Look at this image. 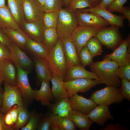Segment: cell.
<instances>
[{
  "mask_svg": "<svg viewBox=\"0 0 130 130\" xmlns=\"http://www.w3.org/2000/svg\"><path fill=\"white\" fill-rule=\"evenodd\" d=\"M102 45L97 38L93 36L88 40L85 45L94 57L101 54L102 52Z\"/></svg>",
  "mask_w": 130,
  "mask_h": 130,
  "instance_id": "d6a6232c",
  "label": "cell"
},
{
  "mask_svg": "<svg viewBox=\"0 0 130 130\" xmlns=\"http://www.w3.org/2000/svg\"><path fill=\"white\" fill-rule=\"evenodd\" d=\"M4 91L0 86V106L2 107L3 97Z\"/></svg>",
  "mask_w": 130,
  "mask_h": 130,
  "instance_id": "db71d44e",
  "label": "cell"
},
{
  "mask_svg": "<svg viewBox=\"0 0 130 130\" xmlns=\"http://www.w3.org/2000/svg\"><path fill=\"white\" fill-rule=\"evenodd\" d=\"M52 121L49 116L45 118L39 124L37 129L39 130H50Z\"/></svg>",
  "mask_w": 130,
  "mask_h": 130,
  "instance_id": "7bdbcfd3",
  "label": "cell"
},
{
  "mask_svg": "<svg viewBox=\"0 0 130 130\" xmlns=\"http://www.w3.org/2000/svg\"><path fill=\"white\" fill-rule=\"evenodd\" d=\"M71 105L69 98L59 99L52 106V114L57 115L58 111L61 109Z\"/></svg>",
  "mask_w": 130,
  "mask_h": 130,
  "instance_id": "60d3db41",
  "label": "cell"
},
{
  "mask_svg": "<svg viewBox=\"0 0 130 130\" xmlns=\"http://www.w3.org/2000/svg\"><path fill=\"white\" fill-rule=\"evenodd\" d=\"M4 90L1 111L5 114L13 105L24 106L23 99L20 90L17 86H12L4 82Z\"/></svg>",
  "mask_w": 130,
  "mask_h": 130,
  "instance_id": "52a82bcc",
  "label": "cell"
},
{
  "mask_svg": "<svg viewBox=\"0 0 130 130\" xmlns=\"http://www.w3.org/2000/svg\"><path fill=\"white\" fill-rule=\"evenodd\" d=\"M69 99L72 109L86 115L88 114L97 106L93 101L77 94L73 95Z\"/></svg>",
  "mask_w": 130,
  "mask_h": 130,
  "instance_id": "2e32d148",
  "label": "cell"
},
{
  "mask_svg": "<svg viewBox=\"0 0 130 130\" xmlns=\"http://www.w3.org/2000/svg\"><path fill=\"white\" fill-rule=\"evenodd\" d=\"M121 79V87L120 88L121 95L123 99L130 101V82L124 79Z\"/></svg>",
  "mask_w": 130,
  "mask_h": 130,
  "instance_id": "f35d334b",
  "label": "cell"
},
{
  "mask_svg": "<svg viewBox=\"0 0 130 130\" xmlns=\"http://www.w3.org/2000/svg\"><path fill=\"white\" fill-rule=\"evenodd\" d=\"M116 74L120 79H125L130 81V63L119 66L116 69Z\"/></svg>",
  "mask_w": 130,
  "mask_h": 130,
  "instance_id": "8d00e7d4",
  "label": "cell"
},
{
  "mask_svg": "<svg viewBox=\"0 0 130 130\" xmlns=\"http://www.w3.org/2000/svg\"><path fill=\"white\" fill-rule=\"evenodd\" d=\"M49 82L45 80L42 81L40 89L34 90V99L40 101L41 104L43 105H50V101L53 98Z\"/></svg>",
  "mask_w": 130,
  "mask_h": 130,
  "instance_id": "44dd1931",
  "label": "cell"
},
{
  "mask_svg": "<svg viewBox=\"0 0 130 130\" xmlns=\"http://www.w3.org/2000/svg\"><path fill=\"white\" fill-rule=\"evenodd\" d=\"M63 5L64 0H45L44 10L45 13L58 11Z\"/></svg>",
  "mask_w": 130,
  "mask_h": 130,
  "instance_id": "e575fe53",
  "label": "cell"
},
{
  "mask_svg": "<svg viewBox=\"0 0 130 130\" xmlns=\"http://www.w3.org/2000/svg\"><path fill=\"white\" fill-rule=\"evenodd\" d=\"M9 110L13 123L14 126L17 122L18 116L19 113L18 107L17 105H14Z\"/></svg>",
  "mask_w": 130,
  "mask_h": 130,
  "instance_id": "ee69618b",
  "label": "cell"
},
{
  "mask_svg": "<svg viewBox=\"0 0 130 130\" xmlns=\"http://www.w3.org/2000/svg\"><path fill=\"white\" fill-rule=\"evenodd\" d=\"M100 80L87 78H79L64 82V85L69 97L79 92H87L91 88L97 84H103Z\"/></svg>",
  "mask_w": 130,
  "mask_h": 130,
  "instance_id": "9c48e42d",
  "label": "cell"
},
{
  "mask_svg": "<svg viewBox=\"0 0 130 130\" xmlns=\"http://www.w3.org/2000/svg\"><path fill=\"white\" fill-rule=\"evenodd\" d=\"M24 12L26 22L43 20L45 13L43 5L37 0H24Z\"/></svg>",
  "mask_w": 130,
  "mask_h": 130,
  "instance_id": "7c38bea8",
  "label": "cell"
},
{
  "mask_svg": "<svg viewBox=\"0 0 130 130\" xmlns=\"http://www.w3.org/2000/svg\"><path fill=\"white\" fill-rule=\"evenodd\" d=\"M19 26L29 38L36 42L43 43L45 28L43 20L30 22L24 20Z\"/></svg>",
  "mask_w": 130,
  "mask_h": 130,
  "instance_id": "8fae6325",
  "label": "cell"
},
{
  "mask_svg": "<svg viewBox=\"0 0 130 130\" xmlns=\"http://www.w3.org/2000/svg\"><path fill=\"white\" fill-rule=\"evenodd\" d=\"M89 99L97 105L109 106L113 103L120 104L124 99L120 88L111 86L92 93Z\"/></svg>",
  "mask_w": 130,
  "mask_h": 130,
  "instance_id": "277c9868",
  "label": "cell"
},
{
  "mask_svg": "<svg viewBox=\"0 0 130 130\" xmlns=\"http://www.w3.org/2000/svg\"><path fill=\"white\" fill-rule=\"evenodd\" d=\"M39 120L38 115L34 112L31 113L30 118L27 124L21 128V130H35L37 129Z\"/></svg>",
  "mask_w": 130,
  "mask_h": 130,
  "instance_id": "d590c367",
  "label": "cell"
},
{
  "mask_svg": "<svg viewBox=\"0 0 130 130\" xmlns=\"http://www.w3.org/2000/svg\"><path fill=\"white\" fill-rule=\"evenodd\" d=\"M75 11L78 25L94 26L103 28L109 26V22L96 13L93 12L82 13L77 9Z\"/></svg>",
  "mask_w": 130,
  "mask_h": 130,
  "instance_id": "4fadbf2b",
  "label": "cell"
},
{
  "mask_svg": "<svg viewBox=\"0 0 130 130\" xmlns=\"http://www.w3.org/2000/svg\"><path fill=\"white\" fill-rule=\"evenodd\" d=\"M11 52L6 45L0 42V60L6 58L10 59Z\"/></svg>",
  "mask_w": 130,
  "mask_h": 130,
  "instance_id": "b9f144b4",
  "label": "cell"
},
{
  "mask_svg": "<svg viewBox=\"0 0 130 130\" xmlns=\"http://www.w3.org/2000/svg\"><path fill=\"white\" fill-rule=\"evenodd\" d=\"M12 42L8 36L3 32L2 29L0 28V42L6 45L9 47Z\"/></svg>",
  "mask_w": 130,
  "mask_h": 130,
  "instance_id": "bcb514c9",
  "label": "cell"
},
{
  "mask_svg": "<svg viewBox=\"0 0 130 130\" xmlns=\"http://www.w3.org/2000/svg\"><path fill=\"white\" fill-rule=\"evenodd\" d=\"M89 65L92 72L97 75L103 83L107 86L118 88L121 86V81L116 74V70L119 67L116 62L104 57L103 60L93 62Z\"/></svg>",
  "mask_w": 130,
  "mask_h": 130,
  "instance_id": "6da1fadb",
  "label": "cell"
},
{
  "mask_svg": "<svg viewBox=\"0 0 130 130\" xmlns=\"http://www.w3.org/2000/svg\"><path fill=\"white\" fill-rule=\"evenodd\" d=\"M33 60L38 77L41 81H50L52 75L47 60L43 58H35Z\"/></svg>",
  "mask_w": 130,
  "mask_h": 130,
  "instance_id": "603a6c76",
  "label": "cell"
},
{
  "mask_svg": "<svg viewBox=\"0 0 130 130\" xmlns=\"http://www.w3.org/2000/svg\"><path fill=\"white\" fill-rule=\"evenodd\" d=\"M87 7L91 8L88 0H74L71 2L68 8L71 11H74L76 9Z\"/></svg>",
  "mask_w": 130,
  "mask_h": 130,
  "instance_id": "ab89813d",
  "label": "cell"
},
{
  "mask_svg": "<svg viewBox=\"0 0 130 130\" xmlns=\"http://www.w3.org/2000/svg\"><path fill=\"white\" fill-rule=\"evenodd\" d=\"M1 107L0 106V111H1Z\"/></svg>",
  "mask_w": 130,
  "mask_h": 130,
  "instance_id": "94428289",
  "label": "cell"
},
{
  "mask_svg": "<svg viewBox=\"0 0 130 130\" xmlns=\"http://www.w3.org/2000/svg\"><path fill=\"white\" fill-rule=\"evenodd\" d=\"M11 52L10 59L17 68L30 71L33 62L15 43L12 42L9 47Z\"/></svg>",
  "mask_w": 130,
  "mask_h": 130,
  "instance_id": "5bb4252c",
  "label": "cell"
},
{
  "mask_svg": "<svg viewBox=\"0 0 130 130\" xmlns=\"http://www.w3.org/2000/svg\"><path fill=\"white\" fill-rule=\"evenodd\" d=\"M114 0H102L100 4L98 5L106 9L107 7Z\"/></svg>",
  "mask_w": 130,
  "mask_h": 130,
  "instance_id": "816d5d0a",
  "label": "cell"
},
{
  "mask_svg": "<svg viewBox=\"0 0 130 130\" xmlns=\"http://www.w3.org/2000/svg\"><path fill=\"white\" fill-rule=\"evenodd\" d=\"M39 2H40L43 5H44L45 4V0H37Z\"/></svg>",
  "mask_w": 130,
  "mask_h": 130,
  "instance_id": "680465c9",
  "label": "cell"
},
{
  "mask_svg": "<svg viewBox=\"0 0 130 130\" xmlns=\"http://www.w3.org/2000/svg\"><path fill=\"white\" fill-rule=\"evenodd\" d=\"M50 81L52 85V92L54 98L58 100L69 98V97L65 87L63 80L57 75H52Z\"/></svg>",
  "mask_w": 130,
  "mask_h": 130,
  "instance_id": "484cf974",
  "label": "cell"
},
{
  "mask_svg": "<svg viewBox=\"0 0 130 130\" xmlns=\"http://www.w3.org/2000/svg\"><path fill=\"white\" fill-rule=\"evenodd\" d=\"M50 130H59V128L55 123L52 122L50 128Z\"/></svg>",
  "mask_w": 130,
  "mask_h": 130,
  "instance_id": "11a10c76",
  "label": "cell"
},
{
  "mask_svg": "<svg viewBox=\"0 0 130 130\" xmlns=\"http://www.w3.org/2000/svg\"><path fill=\"white\" fill-rule=\"evenodd\" d=\"M8 6L16 22L20 26L25 20L24 0H7Z\"/></svg>",
  "mask_w": 130,
  "mask_h": 130,
  "instance_id": "4316f807",
  "label": "cell"
},
{
  "mask_svg": "<svg viewBox=\"0 0 130 130\" xmlns=\"http://www.w3.org/2000/svg\"><path fill=\"white\" fill-rule=\"evenodd\" d=\"M72 0H64V5L68 8L70 5Z\"/></svg>",
  "mask_w": 130,
  "mask_h": 130,
  "instance_id": "9f6ffc18",
  "label": "cell"
},
{
  "mask_svg": "<svg viewBox=\"0 0 130 130\" xmlns=\"http://www.w3.org/2000/svg\"><path fill=\"white\" fill-rule=\"evenodd\" d=\"M118 124H110L107 125L104 130H124L127 129Z\"/></svg>",
  "mask_w": 130,
  "mask_h": 130,
  "instance_id": "c3c4849f",
  "label": "cell"
},
{
  "mask_svg": "<svg viewBox=\"0 0 130 130\" xmlns=\"http://www.w3.org/2000/svg\"><path fill=\"white\" fill-rule=\"evenodd\" d=\"M46 59L52 75H57L64 80L67 67L62 40L59 37L55 46L49 50Z\"/></svg>",
  "mask_w": 130,
  "mask_h": 130,
  "instance_id": "7a4b0ae2",
  "label": "cell"
},
{
  "mask_svg": "<svg viewBox=\"0 0 130 130\" xmlns=\"http://www.w3.org/2000/svg\"><path fill=\"white\" fill-rule=\"evenodd\" d=\"M4 115L1 111H0V130H9L5 123Z\"/></svg>",
  "mask_w": 130,
  "mask_h": 130,
  "instance_id": "681fc988",
  "label": "cell"
},
{
  "mask_svg": "<svg viewBox=\"0 0 130 130\" xmlns=\"http://www.w3.org/2000/svg\"><path fill=\"white\" fill-rule=\"evenodd\" d=\"M15 67L10 59L0 60V75L4 81L10 86H17Z\"/></svg>",
  "mask_w": 130,
  "mask_h": 130,
  "instance_id": "e0dca14e",
  "label": "cell"
},
{
  "mask_svg": "<svg viewBox=\"0 0 130 130\" xmlns=\"http://www.w3.org/2000/svg\"><path fill=\"white\" fill-rule=\"evenodd\" d=\"M59 38L56 29H45L43 43L50 50L55 45Z\"/></svg>",
  "mask_w": 130,
  "mask_h": 130,
  "instance_id": "f546056e",
  "label": "cell"
},
{
  "mask_svg": "<svg viewBox=\"0 0 130 130\" xmlns=\"http://www.w3.org/2000/svg\"><path fill=\"white\" fill-rule=\"evenodd\" d=\"M25 48L35 58H47L49 54V50L42 43L36 42L28 37Z\"/></svg>",
  "mask_w": 130,
  "mask_h": 130,
  "instance_id": "7402d4cb",
  "label": "cell"
},
{
  "mask_svg": "<svg viewBox=\"0 0 130 130\" xmlns=\"http://www.w3.org/2000/svg\"><path fill=\"white\" fill-rule=\"evenodd\" d=\"M49 115L52 121L57 124L59 130H75L77 128L69 116L63 117L51 114Z\"/></svg>",
  "mask_w": 130,
  "mask_h": 130,
  "instance_id": "f1b7e54d",
  "label": "cell"
},
{
  "mask_svg": "<svg viewBox=\"0 0 130 130\" xmlns=\"http://www.w3.org/2000/svg\"><path fill=\"white\" fill-rule=\"evenodd\" d=\"M102 28L94 26H77L72 32L71 38L77 49L78 56L88 40L94 36Z\"/></svg>",
  "mask_w": 130,
  "mask_h": 130,
  "instance_id": "8992f818",
  "label": "cell"
},
{
  "mask_svg": "<svg viewBox=\"0 0 130 130\" xmlns=\"http://www.w3.org/2000/svg\"><path fill=\"white\" fill-rule=\"evenodd\" d=\"M5 0H0V7L4 6L6 5Z\"/></svg>",
  "mask_w": 130,
  "mask_h": 130,
  "instance_id": "6f0895ef",
  "label": "cell"
},
{
  "mask_svg": "<svg viewBox=\"0 0 130 130\" xmlns=\"http://www.w3.org/2000/svg\"><path fill=\"white\" fill-rule=\"evenodd\" d=\"M20 28L8 6L6 5L0 7V28L17 30Z\"/></svg>",
  "mask_w": 130,
  "mask_h": 130,
  "instance_id": "cb8c5ba5",
  "label": "cell"
},
{
  "mask_svg": "<svg viewBox=\"0 0 130 130\" xmlns=\"http://www.w3.org/2000/svg\"><path fill=\"white\" fill-rule=\"evenodd\" d=\"M77 10L82 13H95L108 21L111 25H116L121 27L124 26V21L125 18L123 15H117L113 14L101 6L97 5L92 8Z\"/></svg>",
  "mask_w": 130,
  "mask_h": 130,
  "instance_id": "9a60e30c",
  "label": "cell"
},
{
  "mask_svg": "<svg viewBox=\"0 0 130 130\" xmlns=\"http://www.w3.org/2000/svg\"><path fill=\"white\" fill-rule=\"evenodd\" d=\"M127 1V0H114L107 7L106 9L112 13L117 12L120 14H122L123 5Z\"/></svg>",
  "mask_w": 130,
  "mask_h": 130,
  "instance_id": "74e56055",
  "label": "cell"
},
{
  "mask_svg": "<svg viewBox=\"0 0 130 130\" xmlns=\"http://www.w3.org/2000/svg\"><path fill=\"white\" fill-rule=\"evenodd\" d=\"M18 107V116L13 130H18L25 126L29 121L31 115V113L24 106Z\"/></svg>",
  "mask_w": 130,
  "mask_h": 130,
  "instance_id": "4dcf8cb0",
  "label": "cell"
},
{
  "mask_svg": "<svg viewBox=\"0 0 130 130\" xmlns=\"http://www.w3.org/2000/svg\"><path fill=\"white\" fill-rule=\"evenodd\" d=\"M59 13V10L45 13L43 20L45 29L56 28Z\"/></svg>",
  "mask_w": 130,
  "mask_h": 130,
  "instance_id": "1f68e13d",
  "label": "cell"
},
{
  "mask_svg": "<svg viewBox=\"0 0 130 130\" xmlns=\"http://www.w3.org/2000/svg\"><path fill=\"white\" fill-rule=\"evenodd\" d=\"M78 56L81 66L84 68L94 62L93 60V57L86 45L81 49Z\"/></svg>",
  "mask_w": 130,
  "mask_h": 130,
  "instance_id": "836d02e7",
  "label": "cell"
},
{
  "mask_svg": "<svg viewBox=\"0 0 130 130\" xmlns=\"http://www.w3.org/2000/svg\"><path fill=\"white\" fill-rule=\"evenodd\" d=\"M78 25L75 11L67 8L60 10L56 29L59 37L62 40L71 37L72 32Z\"/></svg>",
  "mask_w": 130,
  "mask_h": 130,
  "instance_id": "3957f363",
  "label": "cell"
},
{
  "mask_svg": "<svg viewBox=\"0 0 130 130\" xmlns=\"http://www.w3.org/2000/svg\"><path fill=\"white\" fill-rule=\"evenodd\" d=\"M91 8L94 7L98 5L102 0H88Z\"/></svg>",
  "mask_w": 130,
  "mask_h": 130,
  "instance_id": "f5cc1de1",
  "label": "cell"
},
{
  "mask_svg": "<svg viewBox=\"0 0 130 130\" xmlns=\"http://www.w3.org/2000/svg\"><path fill=\"white\" fill-rule=\"evenodd\" d=\"M69 116L75 125L81 130H88L93 123L89 118L87 115L72 109Z\"/></svg>",
  "mask_w": 130,
  "mask_h": 130,
  "instance_id": "d4e9b609",
  "label": "cell"
},
{
  "mask_svg": "<svg viewBox=\"0 0 130 130\" xmlns=\"http://www.w3.org/2000/svg\"><path fill=\"white\" fill-rule=\"evenodd\" d=\"M104 57L116 62L119 66L125 65L130 63V34L127 39L122 40L113 52L105 56Z\"/></svg>",
  "mask_w": 130,
  "mask_h": 130,
  "instance_id": "30bf717a",
  "label": "cell"
},
{
  "mask_svg": "<svg viewBox=\"0 0 130 130\" xmlns=\"http://www.w3.org/2000/svg\"><path fill=\"white\" fill-rule=\"evenodd\" d=\"M122 13L125 17V18L128 20L129 21V26L130 25V8L128 7L123 6L122 9Z\"/></svg>",
  "mask_w": 130,
  "mask_h": 130,
  "instance_id": "f907efd6",
  "label": "cell"
},
{
  "mask_svg": "<svg viewBox=\"0 0 130 130\" xmlns=\"http://www.w3.org/2000/svg\"><path fill=\"white\" fill-rule=\"evenodd\" d=\"M3 81L2 78L0 75V86H1L2 83Z\"/></svg>",
  "mask_w": 130,
  "mask_h": 130,
  "instance_id": "91938a15",
  "label": "cell"
},
{
  "mask_svg": "<svg viewBox=\"0 0 130 130\" xmlns=\"http://www.w3.org/2000/svg\"><path fill=\"white\" fill-rule=\"evenodd\" d=\"M119 27L116 25H110L102 28L94 36L106 48L115 50L123 40L119 32Z\"/></svg>",
  "mask_w": 130,
  "mask_h": 130,
  "instance_id": "5b68a950",
  "label": "cell"
},
{
  "mask_svg": "<svg viewBox=\"0 0 130 130\" xmlns=\"http://www.w3.org/2000/svg\"><path fill=\"white\" fill-rule=\"evenodd\" d=\"M21 49H24L27 37L20 28L17 30L7 28L1 29Z\"/></svg>",
  "mask_w": 130,
  "mask_h": 130,
  "instance_id": "83f0119b",
  "label": "cell"
},
{
  "mask_svg": "<svg viewBox=\"0 0 130 130\" xmlns=\"http://www.w3.org/2000/svg\"><path fill=\"white\" fill-rule=\"evenodd\" d=\"M62 40L67 68L73 65H81L77 49L72 41L71 37Z\"/></svg>",
  "mask_w": 130,
  "mask_h": 130,
  "instance_id": "d6986e66",
  "label": "cell"
},
{
  "mask_svg": "<svg viewBox=\"0 0 130 130\" xmlns=\"http://www.w3.org/2000/svg\"><path fill=\"white\" fill-rule=\"evenodd\" d=\"M109 106L98 105L88 114L89 118L93 123L104 126L105 123L109 119H113V117L109 109Z\"/></svg>",
  "mask_w": 130,
  "mask_h": 130,
  "instance_id": "ffe728a7",
  "label": "cell"
},
{
  "mask_svg": "<svg viewBox=\"0 0 130 130\" xmlns=\"http://www.w3.org/2000/svg\"><path fill=\"white\" fill-rule=\"evenodd\" d=\"M74 0H71V2L72 1H73Z\"/></svg>",
  "mask_w": 130,
  "mask_h": 130,
  "instance_id": "6125c7cd",
  "label": "cell"
},
{
  "mask_svg": "<svg viewBox=\"0 0 130 130\" xmlns=\"http://www.w3.org/2000/svg\"><path fill=\"white\" fill-rule=\"evenodd\" d=\"M72 109L71 105L68 106L59 110L57 115L63 117H67L69 116Z\"/></svg>",
  "mask_w": 130,
  "mask_h": 130,
  "instance_id": "7dc6e473",
  "label": "cell"
},
{
  "mask_svg": "<svg viewBox=\"0 0 130 130\" xmlns=\"http://www.w3.org/2000/svg\"><path fill=\"white\" fill-rule=\"evenodd\" d=\"M30 71L17 68L16 74L17 86L20 89L23 99L24 106L27 108L34 99V91L30 86L28 75Z\"/></svg>",
  "mask_w": 130,
  "mask_h": 130,
  "instance_id": "ba28073f",
  "label": "cell"
},
{
  "mask_svg": "<svg viewBox=\"0 0 130 130\" xmlns=\"http://www.w3.org/2000/svg\"><path fill=\"white\" fill-rule=\"evenodd\" d=\"M4 120L9 130H13L14 126L9 110L4 115Z\"/></svg>",
  "mask_w": 130,
  "mask_h": 130,
  "instance_id": "f6af8a7d",
  "label": "cell"
},
{
  "mask_svg": "<svg viewBox=\"0 0 130 130\" xmlns=\"http://www.w3.org/2000/svg\"><path fill=\"white\" fill-rule=\"evenodd\" d=\"M79 78L100 80L94 73L86 70L81 65H73L67 68L64 79V82Z\"/></svg>",
  "mask_w": 130,
  "mask_h": 130,
  "instance_id": "ac0fdd59",
  "label": "cell"
}]
</instances>
